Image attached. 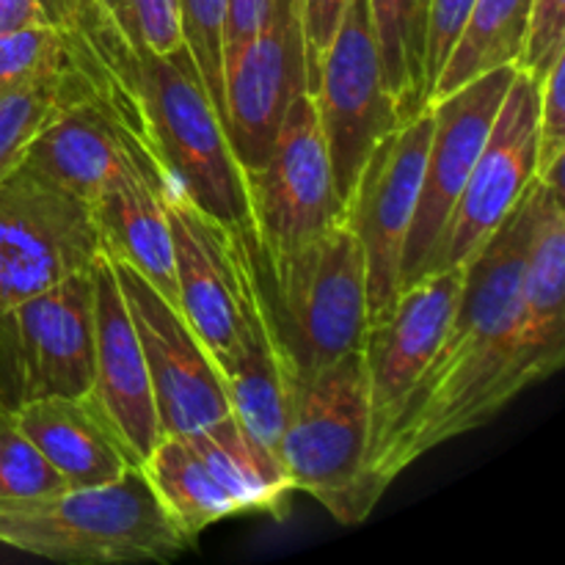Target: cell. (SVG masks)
I'll return each instance as SVG.
<instances>
[{"instance_id":"6da1fadb","label":"cell","mask_w":565,"mask_h":565,"mask_svg":"<svg viewBox=\"0 0 565 565\" xmlns=\"http://www.w3.org/2000/svg\"><path fill=\"white\" fill-rule=\"evenodd\" d=\"M539 193L535 177L463 268V290L434 359L367 452L362 483L367 516L395 478L425 452L491 423L535 384L519 356V318Z\"/></svg>"},{"instance_id":"7a4b0ae2","label":"cell","mask_w":565,"mask_h":565,"mask_svg":"<svg viewBox=\"0 0 565 565\" xmlns=\"http://www.w3.org/2000/svg\"><path fill=\"white\" fill-rule=\"evenodd\" d=\"M235 232L246 248L287 384L309 379L362 348L367 276L348 218L290 252H268L252 226Z\"/></svg>"},{"instance_id":"3957f363","label":"cell","mask_w":565,"mask_h":565,"mask_svg":"<svg viewBox=\"0 0 565 565\" xmlns=\"http://www.w3.org/2000/svg\"><path fill=\"white\" fill-rule=\"evenodd\" d=\"M0 544L58 563H163L193 541L132 467L114 483L3 502Z\"/></svg>"},{"instance_id":"277c9868","label":"cell","mask_w":565,"mask_h":565,"mask_svg":"<svg viewBox=\"0 0 565 565\" xmlns=\"http://www.w3.org/2000/svg\"><path fill=\"white\" fill-rule=\"evenodd\" d=\"M132 86L169 185L230 230L252 226L246 177L188 47L169 55L132 50Z\"/></svg>"},{"instance_id":"5b68a950","label":"cell","mask_w":565,"mask_h":565,"mask_svg":"<svg viewBox=\"0 0 565 565\" xmlns=\"http://www.w3.org/2000/svg\"><path fill=\"white\" fill-rule=\"evenodd\" d=\"M367 447L370 392L362 348L287 384V417L276 456L292 491H307L342 524L367 519L362 502Z\"/></svg>"},{"instance_id":"8992f818","label":"cell","mask_w":565,"mask_h":565,"mask_svg":"<svg viewBox=\"0 0 565 565\" xmlns=\"http://www.w3.org/2000/svg\"><path fill=\"white\" fill-rule=\"evenodd\" d=\"M94 268V265H92ZM0 309V408L81 397L94 384V270Z\"/></svg>"},{"instance_id":"52a82bcc","label":"cell","mask_w":565,"mask_h":565,"mask_svg":"<svg viewBox=\"0 0 565 565\" xmlns=\"http://www.w3.org/2000/svg\"><path fill=\"white\" fill-rule=\"evenodd\" d=\"M20 169L44 177L86 204L138 177L169 185L149 147L132 72L130 81L81 99L50 121Z\"/></svg>"},{"instance_id":"ba28073f","label":"cell","mask_w":565,"mask_h":565,"mask_svg":"<svg viewBox=\"0 0 565 565\" xmlns=\"http://www.w3.org/2000/svg\"><path fill=\"white\" fill-rule=\"evenodd\" d=\"M535 158H539V81L516 70L489 138L447 215L445 230L430 246L414 279L467 268L535 180Z\"/></svg>"},{"instance_id":"9c48e42d","label":"cell","mask_w":565,"mask_h":565,"mask_svg":"<svg viewBox=\"0 0 565 565\" xmlns=\"http://www.w3.org/2000/svg\"><path fill=\"white\" fill-rule=\"evenodd\" d=\"M99 254L83 199L20 166L0 182V309L88 270Z\"/></svg>"},{"instance_id":"30bf717a","label":"cell","mask_w":565,"mask_h":565,"mask_svg":"<svg viewBox=\"0 0 565 565\" xmlns=\"http://www.w3.org/2000/svg\"><path fill=\"white\" fill-rule=\"evenodd\" d=\"M246 177L252 230L268 252H290L345 218L312 94L287 108L268 158Z\"/></svg>"},{"instance_id":"8fae6325","label":"cell","mask_w":565,"mask_h":565,"mask_svg":"<svg viewBox=\"0 0 565 565\" xmlns=\"http://www.w3.org/2000/svg\"><path fill=\"white\" fill-rule=\"evenodd\" d=\"M312 103L329 147L337 196L348 204L373 149L401 125L386 92L367 0L348 6L320 64Z\"/></svg>"},{"instance_id":"7c38bea8","label":"cell","mask_w":565,"mask_h":565,"mask_svg":"<svg viewBox=\"0 0 565 565\" xmlns=\"http://www.w3.org/2000/svg\"><path fill=\"white\" fill-rule=\"evenodd\" d=\"M430 130L434 114L428 105L381 138L345 204V218L364 254L367 326L379 323L401 292L403 248L423 188Z\"/></svg>"},{"instance_id":"4fadbf2b","label":"cell","mask_w":565,"mask_h":565,"mask_svg":"<svg viewBox=\"0 0 565 565\" xmlns=\"http://www.w3.org/2000/svg\"><path fill=\"white\" fill-rule=\"evenodd\" d=\"M163 207L174 241L180 312L224 379L246 326L252 287L246 252L235 230L202 213L174 185L163 188Z\"/></svg>"},{"instance_id":"5bb4252c","label":"cell","mask_w":565,"mask_h":565,"mask_svg":"<svg viewBox=\"0 0 565 565\" xmlns=\"http://www.w3.org/2000/svg\"><path fill=\"white\" fill-rule=\"evenodd\" d=\"M110 259V257H108ZM152 381L160 436H188L230 414L224 379L188 320L138 270L110 259Z\"/></svg>"},{"instance_id":"9a60e30c","label":"cell","mask_w":565,"mask_h":565,"mask_svg":"<svg viewBox=\"0 0 565 565\" xmlns=\"http://www.w3.org/2000/svg\"><path fill=\"white\" fill-rule=\"evenodd\" d=\"M513 75H516V66H497L447 97L430 103L434 130H430L428 154H425L417 210H414L406 248H403L401 287L414 279L430 246L445 230L447 215L489 138Z\"/></svg>"},{"instance_id":"2e32d148","label":"cell","mask_w":565,"mask_h":565,"mask_svg":"<svg viewBox=\"0 0 565 565\" xmlns=\"http://www.w3.org/2000/svg\"><path fill=\"white\" fill-rule=\"evenodd\" d=\"M307 92L298 0H270L265 25L224 70L226 136L243 171L268 158L287 108Z\"/></svg>"},{"instance_id":"e0dca14e","label":"cell","mask_w":565,"mask_h":565,"mask_svg":"<svg viewBox=\"0 0 565 565\" xmlns=\"http://www.w3.org/2000/svg\"><path fill=\"white\" fill-rule=\"evenodd\" d=\"M461 290L463 268L419 276L403 285L390 312L364 331L362 356L370 392V447L384 434L434 359Z\"/></svg>"},{"instance_id":"ac0fdd59","label":"cell","mask_w":565,"mask_h":565,"mask_svg":"<svg viewBox=\"0 0 565 565\" xmlns=\"http://www.w3.org/2000/svg\"><path fill=\"white\" fill-rule=\"evenodd\" d=\"M94 384L92 395L114 419L138 461L152 452L160 439L158 408L152 397L147 362L132 326L130 309L121 298L110 259L99 254L94 263Z\"/></svg>"},{"instance_id":"d6986e66","label":"cell","mask_w":565,"mask_h":565,"mask_svg":"<svg viewBox=\"0 0 565 565\" xmlns=\"http://www.w3.org/2000/svg\"><path fill=\"white\" fill-rule=\"evenodd\" d=\"M132 47L110 14H103L99 50L88 64L42 72L0 88V182L22 163L39 132L66 108L130 81Z\"/></svg>"},{"instance_id":"ffe728a7","label":"cell","mask_w":565,"mask_h":565,"mask_svg":"<svg viewBox=\"0 0 565 565\" xmlns=\"http://www.w3.org/2000/svg\"><path fill=\"white\" fill-rule=\"evenodd\" d=\"M14 423L70 489H92L141 467L97 397H39L22 403Z\"/></svg>"},{"instance_id":"44dd1931","label":"cell","mask_w":565,"mask_h":565,"mask_svg":"<svg viewBox=\"0 0 565 565\" xmlns=\"http://www.w3.org/2000/svg\"><path fill=\"white\" fill-rule=\"evenodd\" d=\"M519 356L533 381H546L565 359V207L563 191L541 182L522 279Z\"/></svg>"},{"instance_id":"7402d4cb","label":"cell","mask_w":565,"mask_h":565,"mask_svg":"<svg viewBox=\"0 0 565 565\" xmlns=\"http://www.w3.org/2000/svg\"><path fill=\"white\" fill-rule=\"evenodd\" d=\"M163 188L152 180H127L88 202L103 254L130 265L171 307L180 309L174 241L163 207Z\"/></svg>"},{"instance_id":"603a6c76","label":"cell","mask_w":565,"mask_h":565,"mask_svg":"<svg viewBox=\"0 0 565 565\" xmlns=\"http://www.w3.org/2000/svg\"><path fill=\"white\" fill-rule=\"evenodd\" d=\"M185 439L218 478V483L235 497L243 513L257 511L281 516L287 511L292 486L279 456L248 436L232 412L204 425L196 434H188Z\"/></svg>"},{"instance_id":"cb8c5ba5","label":"cell","mask_w":565,"mask_h":565,"mask_svg":"<svg viewBox=\"0 0 565 565\" xmlns=\"http://www.w3.org/2000/svg\"><path fill=\"white\" fill-rule=\"evenodd\" d=\"M141 467L160 505L191 541L221 519L243 513L185 436H160Z\"/></svg>"},{"instance_id":"d4e9b609","label":"cell","mask_w":565,"mask_h":565,"mask_svg":"<svg viewBox=\"0 0 565 565\" xmlns=\"http://www.w3.org/2000/svg\"><path fill=\"white\" fill-rule=\"evenodd\" d=\"M386 92L397 119L408 121L428 108L430 0H367Z\"/></svg>"},{"instance_id":"484cf974","label":"cell","mask_w":565,"mask_h":565,"mask_svg":"<svg viewBox=\"0 0 565 565\" xmlns=\"http://www.w3.org/2000/svg\"><path fill=\"white\" fill-rule=\"evenodd\" d=\"M530 6L533 0H475L456 47L430 86L428 105L497 66H516L527 39Z\"/></svg>"},{"instance_id":"4316f807","label":"cell","mask_w":565,"mask_h":565,"mask_svg":"<svg viewBox=\"0 0 565 565\" xmlns=\"http://www.w3.org/2000/svg\"><path fill=\"white\" fill-rule=\"evenodd\" d=\"M105 9L86 0L70 25H28L0 33V88L42 72L81 66L97 55Z\"/></svg>"},{"instance_id":"83f0119b","label":"cell","mask_w":565,"mask_h":565,"mask_svg":"<svg viewBox=\"0 0 565 565\" xmlns=\"http://www.w3.org/2000/svg\"><path fill=\"white\" fill-rule=\"evenodd\" d=\"M66 489H70L66 480L17 428L14 414L0 408V505L42 500Z\"/></svg>"},{"instance_id":"f1b7e54d","label":"cell","mask_w":565,"mask_h":565,"mask_svg":"<svg viewBox=\"0 0 565 565\" xmlns=\"http://www.w3.org/2000/svg\"><path fill=\"white\" fill-rule=\"evenodd\" d=\"M182 42L196 64L210 103L226 127L224 103V0H180Z\"/></svg>"},{"instance_id":"f546056e","label":"cell","mask_w":565,"mask_h":565,"mask_svg":"<svg viewBox=\"0 0 565 565\" xmlns=\"http://www.w3.org/2000/svg\"><path fill=\"white\" fill-rule=\"evenodd\" d=\"M565 50L552 58L539 81V158L535 177L563 191L565 163Z\"/></svg>"},{"instance_id":"4dcf8cb0","label":"cell","mask_w":565,"mask_h":565,"mask_svg":"<svg viewBox=\"0 0 565 565\" xmlns=\"http://www.w3.org/2000/svg\"><path fill=\"white\" fill-rule=\"evenodd\" d=\"M132 50L169 55L185 47L182 42L180 0H121L110 14Z\"/></svg>"},{"instance_id":"1f68e13d","label":"cell","mask_w":565,"mask_h":565,"mask_svg":"<svg viewBox=\"0 0 565 565\" xmlns=\"http://www.w3.org/2000/svg\"><path fill=\"white\" fill-rule=\"evenodd\" d=\"M565 50V0H533L530 6L527 39L516 61V70L541 81L546 66Z\"/></svg>"},{"instance_id":"d6a6232c","label":"cell","mask_w":565,"mask_h":565,"mask_svg":"<svg viewBox=\"0 0 565 565\" xmlns=\"http://www.w3.org/2000/svg\"><path fill=\"white\" fill-rule=\"evenodd\" d=\"M351 0H298L303 31V53H307V92L312 94L318 83L320 64L329 50L331 39L340 31Z\"/></svg>"},{"instance_id":"836d02e7","label":"cell","mask_w":565,"mask_h":565,"mask_svg":"<svg viewBox=\"0 0 565 565\" xmlns=\"http://www.w3.org/2000/svg\"><path fill=\"white\" fill-rule=\"evenodd\" d=\"M475 0H430V28H428V86H434L436 75L445 66L447 55L456 47ZM430 97V92H428Z\"/></svg>"},{"instance_id":"e575fe53","label":"cell","mask_w":565,"mask_h":565,"mask_svg":"<svg viewBox=\"0 0 565 565\" xmlns=\"http://www.w3.org/2000/svg\"><path fill=\"white\" fill-rule=\"evenodd\" d=\"M86 0H0V33L28 25H70Z\"/></svg>"},{"instance_id":"d590c367","label":"cell","mask_w":565,"mask_h":565,"mask_svg":"<svg viewBox=\"0 0 565 565\" xmlns=\"http://www.w3.org/2000/svg\"><path fill=\"white\" fill-rule=\"evenodd\" d=\"M270 0H224V70L265 25Z\"/></svg>"},{"instance_id":"8d00e7d4","label":"cell","mask_w":565,"mask_h":565,"mask_svg":"<svg viewBox=\"0 0 565 565\" xmlns=\"http://www.w3.org/2000/svg\"><path fill=\"white\" fill-rule=\"evenodd\" d=\"M97 3L103 6V9L108 11V14H114V11L119 9V6H121V0H97Z\"/></svg>"}]
</instances>
